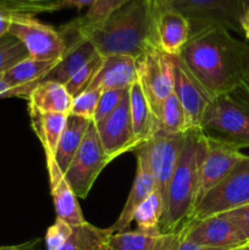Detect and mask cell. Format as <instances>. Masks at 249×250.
I'll return each mask as SVG.
<instances>
[{
	"label": "cell",
	"instance_id": "1",
	"mask_svg": "<svg viewBox=\"0 0 249 250\" xmlns=\"http://www.w3.org/2000/svg\"><path fill=\"white\" fill-rule=\"evenodd\" d=\"M180 58L211 98L236 90L249 75V42L221 26L190 32Z\"/></svg>",
	"mask_w": 249,
	"mask_h": 250
},
{
	"label": "cell",
	"instance_id": "2",
	"mask_svg": "<svg viewBox=\"0 0 249 250\" xmlns=\"http://www.w3.org/2000/svg\"><path fill=\"white\" fill-rule=\"evenodd\" d=\"M155 14L150 0H129L99 23L82 27L66 23L59 31L63 39H87L104 58L124 55L137 60L156 46Z\"/></svg>",
	"mask_w": 249,
	"mask_h": 250
},
{
	"label": "cell",
	"instance_id": "3",
	"mask_svg": "<svg viewBox=\"0 0 249 250\" xmlns=\"http://www.w3.org/2000/svg\"><path fill=\"white\" fill-rule=\"evenodd\" d=\"M205 149V134L200 128H190L172 173L161 215L160 233H173L190 221L197 204L199 167Z\"/></svg>",
	"mask_w": 249,
	"mask_h": 250
},
{
	"label": "cell",
	"instance_id": "4",
	"mask_svg": "<svg viewBox=\"0 0 249 250\" xmlns=\"http://www.w3.org/2000/svg\"><path fill=\"white\" fill-rule=\"evenodd\" d=\"M200 129L205 136L238 149L249 148V104L234 90L212 98Z\"/></svg>",
	"mask_w": 249,
	"mask_h": 250
},
{
	"label": "cell",
	"instance_id": "5",
	"mask_svg": "<svg viewBox=\"0 0 249 250\" xmlns=\"http://www.w3.org/2000/svg\"><path fill=\"white\" fill-rule=\"evenodd\" d=\"M247 204H249V155H244L233 170L203 197L189 222L224 214Z\"/></svg>",
	"mask_w": 249,
	"mask_h": 250
},
{
	"label": "cell",
	"instance_id": "6",
	"mask_svg": "<svg viewBox=\"0 0 249 250\" xmlns=\"http://www.w3.org/2000/svg\"><path fill=\"white\" fill-rule=\"evenodd\" d=\"M163 9L175 10L183 15L189 21L190 32L221 26L242 34L241 19L244 9L239 0H170Z\"/></svg>",
	"mask_w": 249,
	"mask_h": 250
},
{
	"label": "cell",
	"instance_id": "7",
	"mask_svg": "<svg viewBox=\"0 0 249 250\" xmlns=\"http://www.w3.org/2000/svg\"><path fill=\"white\" fill-rule=\"evenodd\" d=\"M138 81L158 122L159 112L175 88V63L172 56L156 46L137 59Z\"/></svg>",
	"mask_w": 249,
	"mask_h": 250
},
{
	"label": "cell",
	"instance_id": "8",
	"mask_svg": "<svg viewBox=\"0 0 249 250\" xmlns=\"http://www.w3.org/2000/svg\"><path fill=\"white\" fill-rule=\"evenodd\" d=\"M112 161L105 154L94 124L88 128L84 139L70 166L63 173L76 197L85 199L100 172Z\"/></svg>",
	"mask_w": 249,
	"mask_h": 250
},
{
	"label": "cell",
	"instance_id": "9",
	"mask_svg": "<svg viewBox=\"0 0 249 250\" xmlns=\"http://www.w3.org/2000/svg\"><path fill=\"white\" fill-rule=\"evenodd\" d=\"M9 33L21 42L32 59L59 60L66 51L60 31L34 16H12Z\"/></svg>",
	"mask_w": 249,
	"mask_h": 250
},
{
	"label": "cell",
	"instance_id": "10",
	"mask_svg": "<svg viewBox=\"0 0 249 250\" xmlns=\"http://www.w3.org/2000/svg\"><path fill=\"white\" fill-rule=\"evenodd\" d=\"M186 133H165L156 131L138 150L143 153L149 170L155 180L156 192L165 199L166 190L177 165ZM137 150V149H136Z\"/></svg>",
	"mask_w": 249,
	"mask_h": 250
},
{
	"label": "cell",
	"instance_id": "11",
	"mask_svg": "<svg viewBox=\"0 0 249 250\" xmlns=\"http://www.w3.org/2000/svg\"><path fill=\"white\" fill-rule=\"evenodd\" d=\"M241 149L226 142L205 136V149L199 167L197 204L205 194L216 187L243 159Z\"/></svg>",
	"mask_w": 249,
	"mask_h": 250
},
{
	"label": "cell",
	"instance_id": "12",
	"mask_svg": "<svg viewBox=\"0 0 249 250\" xmlns=\"http://www.w3.org/2000/svg\"><path fill=\"white\" fill-rule=\"evenodd\" d=\"M105 154L111 160L126 151L137 149L129 114L128 92L114 112L103 121L94 124Z\"/></svg>",
	"mask_w": 249,
	"mask_h": 250
},
{
	"label": "cell",
	"instance_id": "13",
	"mask_svg": "<svg viewBox=\"0 0 249 250\" xmlns=\"http://www.w3.org/2000/svg\"><path fill=\"white\" fill-rule=\"evenodd\" d=\"M183 239L199 246L228 250L248 244L243 241L233 222L225 214L214 215L182 227Z\"/></svg>",
	"mask_w": 249,
	"mask_h": 250
},
{
	"label": "cell",
	"instance_id": "14",
	"mask_svg": "<svg viewBox=\"0 0 249 250\" xmlns=\"http://www.w3.org/2000/svg\"><path fill=\"white\" fill-rule=\"evenodd\" d=\"M175 63L173 93L182 105L190 128H200L205 110L212 100L199 81L193 76L180 56H172Z\"/></svg>",
	"mask_w": 249,
	"mask_h": 250
},
{
	"label": "cell",
	"instance_id": "15",
	"mask_svg": "<svg viewBox=\"0 0 249 250\" xmlns=\"http://www.w3.org/2000/svg\"><path fill=\"white\" fill-rule=\"evenodd\" d=\"M136 177H134L133 185H132V188L129 190V194L127 197V200L124 203L121 214L117 217L116 221L109 227L112 234L126 232V229H128L129 225L133 221L137 209L156 190L155 180H154L153 175H151L150 170H149L145 156L138 149L136 150Z\"/></svg>",
	"mask_w": 249,
	"mask_h": 250
},
{
	"label": "cell",
	"instance_id": "16",
	"mask_svg": "<svg viewBox=\"0 0 249 250\" xmlns=\"http://www.w3.org/2000/svg\"><path fill=\"white\" fill-rule=\"evenodd\" d=\"M156 46L170 56H180L190 37V23L175 10H155Z\"/></svg>",
	"mask_w": 249,
	"mask_h": 250
},
{
	"label": "cell",
	"instance_id": "17",
	"mask_svg": "<svg viewBox=\"0 0 249 250\" xmlns=\"http://www.w3.org/2000/svg\"><path fill=\"white\" fill-rule=\"evenodd\" d=\"M45 161L56 217L63 220L71 226L84 224L85 219L83 216L80 204H78V198L76 197L65 175L56 164L55 158L45 159Z\"/></svg>",
	"mask_w": 249,
	"mask_h": 250
},
{
	"label": "cell",
	"instance_id": "18",
	"mask_svg": "<svg viewBox=\"0 0 249 250\" xmlns=\"http://www.w3.org/2000/svg\"><path fill=\"white\" fill-rule=\"evenodd\" d=\"M99 55L93 44L83 38H70L66 41V51L53 68L42 78V82H56L66 85L73 76L85 65ZM38 83V84H39Z\"/></svg>",
	"mask_w": 249,
	"mask_h": 250
},
{
	"label": "cell",
	"instance_id": "19",
	"mask_svg": "<svg viewBox=\"0 0 249 250\" xmlns=\"http://www.w3.org/2000/svg\"><path fill=\"white\" fill-rule=\"evenodd\" d=\"M138 80L137 60L131 56L110 55L105 56L99 71L89 84L90 89H129Z\"/></svg>",
	"mask_w": 249,
	"mask_h": 250
},
{
	"label": "cell",
	"instance_id": "20",
	"mask_svg": "<svg viewBox=\"0 0 249 250\" xmlns=\"http://www.w3.org/2000/svg\"><path fill=\"white\" fill-rule=\"evenodd\" d=\"M58 60H37L26 58L2 73L7 84L12 88L10 98L27 99L42 78L55 66Z\"/></svg>",
	"mask_w": 249,
	"mask_h": 250
},
{
	"label": "cell",
	"instance_id": "21",
	"mask_svg": "<svg viewBox=\"0 0 249 250\" xmlns=\"http://www.w3.org/2000/svg\"><path fill=\"white\" fill-rule=\"evenodd\" d=\"M183 238L180 229L173 233L145 234L138 231H126L110 237V250H178Z\"/></svg>",
	"mask_w": 249,
	"mask_h": 250
},
{
	"label": "cell",
	"instance_id": "22",
	"mask_svg": "<svg viewBox=\"0 0 249 250\" xmlns=\"http://www.w3.org/2000/svg\"><path fill=\"white\" fill-rule=\"evenodd\" d=\"M128 97L132 129L138 149L158 131V122L138 80L129 87Z\"/></svg>",
	"mask_w": 249,
	"mask_h": 250
},
{
	"label": "cell",
	"instance_id": "23",
	"mask_svg": "<svg viewBox=\"0 0 249 250\" xmlns=\"http://www.w3.org/2000/svg\"><path fill=\"white\" fill-rule=\"evenodd\" d=\"M31 125L45 153V159L55 158L59 141L65 129L68 115L59 112H42L28 106Z\"/></svg>",
	"mask_w": 249,
	"mask_h": 250
},
{
	"label": "cell",
	"instance_id": "24",
	"mask_svg": "<svg viewBox=\"0 0 249 250\" xmlns=\"http://www.w3.org/2000/svg\"><path fill=\"white\" fill-rule=\"evenodd\" d=\"M28 106L42 112H59L70 115L72 97L63 84L56 82H42L34 87L27 98Z\"/></svg>",
	"mask_w": 249,
	"mask_h": 250
},
{
	"label": "cell",
	"instance_id": "25",
	"mask_svg": "<svg viewBox=\"0 0 249 250\" xmlns=\"http://www.w3.org/2000/svg\"><path fill=\"white\" fill-rule=\"evenodd\" d=\"M92 122V120L83 119L76 115H68L65 129L61 134L55 153L56 164L62 173L66 172L71 161L75 158Z\"/></svg>",
	"mask_w": 249,
	"mask_h": 250
},
{
	"label": "cell",
	"instance_id": "26",
	"mask_svg": "<svg viewBox=\"0 0 249 250\" xmlns=\"http://www.w3.org/2000/svg\"><path fill=\"white\" fill-rule=\"evenodd\" d=\"M110 229H99L85 221L72 226V233L59 250H110Z\"/></svg>",
	"mask_w": 249,
	"mask_h": 250
},
{
	"label": "cell",
	"instance_id": "27",
	"mask_svg": "<svg viewBox=\"0 0 249 250\" xmlns=\"http://www.w3.org/2000/svg\"><path fill=\"white\" fill-rule=\"evenodd\" d=\"M190 129L187 115L175 93L170 95L161 106L158 116V131L165 133H186Z\"/></svg>",
	"mask_w": 249,
	"mask_h": 250
},
{
	"label": "cell",
	"instance_id": "28",
	"mask_svg": "<svg viewBox=\"0 0 249 250\" xmlns=\"http://www.w3.org/2000/svg\"><path fill=\"white\" fill-rule=\"evenodd\" d=\"M164 209V199L158 192H154L141 207L137 209L134 214L133 221H136L137 231L145 234H159L160 233L161 215Z\"/></svg>",
	"mask_w": 249,
	"mask_h": 250
},
{
	"label": "cell",
	"instance_id": "29",
	"mask_svg": "<svg viewBox=\"0 0 249 250\" xmlns=\"http://www.w3.org/2000/svg\"><path fill=\"white\" fill-rule=\"evenodd\" d=\"M62 9V0H0V11L11 16H34Z\"/></svg>",
	"mask_w": 249,
	"mask_h": 250
},
{
	"label": "cell",
	"instance_id": "30",
	"mask_svg": "<svg viewBox=\"0 0 249 250\" xmlns=\"http://www.w3.org/2000/svg\"><path fill=\"white\" fill-rule=\"evenodd\" d=\"M128 1L129 0H97L84 15L76 17L67 24L71 27H82L99 23Z\"/></svg>",
	"mask_w": 249,
	"mask_h": 250
},
{
	"label": "cell",
	"instance_id": "31",
	"mask_svg": "<svg viewBox=\"0 0 249 250\" xmlns=\"http://www.w3.org/2000/svg\"><path fill=\"white\" fill-rule=\"evenodd\" d=\"M26 58L28 53L19 39L10 33L0 38V75Z\"/></svg>",
	"mask_w": 249,
	"mask_h": 250
},
{
	"label": "cell",
	"instance_id": "32",
	"mask_svg": "<svg viewBox=\"0 0 249 250\" xmlns=\"http://www.w3.org/2000/svg\"><path fill=\"white\" fill-rule=\"evenodd\" d=\"M103 60H104V56L98 55L97 58H94L93 60H90L89 62L85 63V65L73 76L72 80L65 85L71 97L75 98L76 95H78L80 93H82L83 90H85L89 87L93 78H94V76L97 75L100 66H102Z\"/></svg>",
	"mask_w": 249,
	"mask_h": 250
},
{
	"label": "cell",
	"instance_id": "33",
	"mask_svg": "<svg viewBox=\"0 0 249 250\" xmlns=\"http://www.w3.org/2000/svg\"><path fill=\"white\" fill-rule=\"evenodd\" d=\"M102 94V89L87 88L82 93L72 98V107H71L70 114L93 121V117H94L95 111H97L98 103H99Z\"/></svg>",
	"mask_w": 249,
	"mask_h": 250
},
{
	"label": "cell",
	"instance_id": "34",
	"mask_svg": "<svg viewBox=\"0 0 249 250\" xmlns=\"http://www.w3.org/2000/svg\"><path fill=\"white\" fill-rule=\"evenodd\" d=\"M128 89H110L104 90L100 97L99 103H98L97 111H95L94 117H93V124L103 121L106 119L111 112H114L122 102L124 95L127 94Z\"/></svg>",
	"mask_w": 249,
	"mask_h": 250
},
{
	"label": "cell",
	"instance_id": "35",
	"mask_svg": "<svg viewBox=\"0 0 249 250\" xmlns=\"http://www.w3.org/2000/svg\"><path fill=\"white\" fill-rule=\"evenodd\" d=\"M72 233V226L63 220L56 217L55 222L46 229L45 247L46 250H59Z\"/></svg>",
	"mask_w": 249,
	"mask_h": 250
},
{
	"label": "cell",
	"instance_id": "36",
	"mask_svg": "<svg viewBox=\"0 0 249 250\" xmlns=\"http://www.w3.org/2000/svg\"><path fill=\"white\" fill-rule=\"evenodd\" d=\"M234 224L246 243H249V204L224 212Z\"/></svg>",
	"mask_w": 249,
	"mask_h": 250
},
{
	"label": "cell",
	"instance_id": "37",
	"mask_svg": "<svg viewBox=\"0 0 249 250\" xmlns=\"http://www.w3.org/2000/svg\"><path fill=\"white\" fill-rule=\"evenodd\" d=\"M97 0H62V9L75 7V9H89Z\"/></svg>",
	"mask_w": 249,
	"mask_h": 250
},
{
	"label": "cell",
	"instance_id": "38",
	"mask_svg": "<svg viewBox=\"0 0 249 250\" xmlns=\"http://www.w3.org/2000/svg\"><path fill=\"white\" fill-rule=\"evenodd\" d=\"M12 16L9 14L0 11V38L9 33L10 24H11Z\"/></svg>",
	"mask_w": 249,
	"mask_h": 250
},
{
	"label": "cell",
	"instance_id": "39",
	"mask_svg": "<svg viewBox=\"0 0 249 250\" xmlns=\"http://www.w3.org/2000/svg\"><path fill=\"white\" fill-rule=\"evenodd\" d=\"M178 250H225V249L211 248V247L199 246V244L192 243V242H188V241H186V239L182 238V242H181L180 248H178Z\"/></svg>",
	"mask_w": 249,
	"mask_h": 250
},
{
	"label": "cell",
	"instance_id": "40",
	"mask_svg": "<svg viewBox=\"0 0 249 250\" xmlns=\"http://www.w3.org/2000/svg\"><path fill=\"white\" fill-rule=\"evenodd\" d=\"M234 92L242 98V99L246 100L247 103L249 104V75L244 78V81L242 82V84L237 88Z\"/></svg>",
	"mask_w": 249,
	"mask_h": 250
},
{
	"label": "cell",
	"instance_id": "41",
	"mask_svg": "<svg viewBox=\"0 0 249 250\" xmlns=\"http://www.w3.org/2000/svg\"><path fill=\"white\" fill-rule=\"evenodd\" d=\"M241 28H242V34L244 36L247 42H249V9H247L244 11L243 16L241 19Z\"/></svg>",
	"mask_w": 249,
	"mask_h": 250
},
{
	"label": "cell",
	"instance_id": "42",
	"mask_svg": "<svg viewBox=\"0 0 249 250\" xmlns=\"http://www.w3.org/2000/svg\"><path fill=\"white\" fill-rule=\"evenodd\" d=\"M12 88L7 84L6 81L2 77V73L0 75V99H5V98H10V93H11Z\"/></svg>",
	"mask_w": 249,
	"mask_h": 250
},
{
	"label": "cell",
	"instance_id": "43",
	"mask_svg": "<svg viewBox=\"0 0 249 250\" xmlns=\"http://www.w3.org/2000/svg\"><path fill=\"white\" fill-rule=\"evenodd\" d=\"M32 241L27 242V243L20 244V246H4L0 247V250H28L29 247H31Z\"/></svg>",
	"mask_w": 249,
	"mask_h": 250
},
{
	"label": "cell",
	"instance_id": "44",
	"mask_svg": "<svg viewBox=\"0 0 249 250\" xmlns=\"http://www.w3.org/2000/svg\"><path fill=\"white\" fill-rule=\"evenodd\" d=\"M150 1H151V4H153L154 9L160 10V9H163V7H165L170 0H150Z\"/></svg>",
	"mask_w": 249,
	"mask_h": 250
},
{
	"label": "cell",
	"instance_id": "45",
	"mask_svg": "<svg viewBox=\"0 0 249 250\" xmlns=\"http://www.w3.org/2000/svg\"><path fill=\"white\" fill-rule=\"evenodd\" d=\"M38 243H39V239H34V241H32V244H31V247H29L28 250H39Z\"/></svg>",
	"mask_w": 249,
	"mask_h": 250
},
{
	"label": "cell",
	"instance_id": "46",
	"mask_svg": "<svg viewBox=\"0 0 249 250\" xmlns=\"http://www.w3.org/2000/svg\"><path fill=\"white\" fill-rule=\"evenodd\" d=\"M242 4V6H243L244 11H246L247 9H249V0H239Z\"/></svg>",
	"mask_w": 249,
	"mask_h": 250
},
{
	"label": "cell",
	"instance_id": "47",
	"mask_svg": "<svg viewBox=\"0 0 249 250\" xmlns=\"http://www.w3.org/2000/svg\"><path fill=\"white\" fill-rule=\"evenodd\" d=\"M228 250H249V243L248 244H244V246H241V247H237V248L228 249Z\"/></svg>",
	"mask_w": 249,
	"mask_h": 250
}]
</instances>
